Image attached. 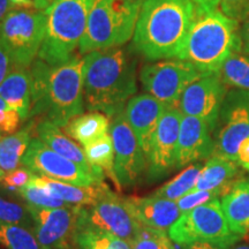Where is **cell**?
Returning <instances> with one entry per match:
<instances>
[{
	"mask_svg": "<svg viewBox=\"0 0 249 249\" xmlns=\"http://www.w3.org/2000/svg\"><path fill=\"white\" fill-rule=\"evenodd\" d=\"M85 58L74 55L65 64L50 66L37 59L29 67L31 75L30 117L43 116L65 127L85 110Z\"/></svg>",
	"mask_w": 249,
	"mask_h": 249,
	"instance_id": "1",
	"label": "cell"
},
{
	"mask_svg": "<svg viewBox=\"0 0 249 249\" xmlns=\"http://www.w3.org/2000/svg\"><path fill=\"white\" fill-rule=\"evenodd\" d=\"M85 102L89 111L102 112L113 118L124 111L134 97L136 59L124 46L99 50L85 57Z\"/></svg>",
	"mask_w": 249,
	"mask_h": 249,
	"instance_id": "2",
	"label": "cell"
},
{
	"mask_svg": "<svg viewBox=\"0 0 249 249\" xmlns=\"http://www.w3.org/2000/svg\"><path fill=\"white\" fill-rule=\"evenodd\" d=\"M192 0H144L133 46L148 60L179 58L195 20Z\"/></svg>",
	"mask_w": 249,
	"mask_h": 249,
	"instance_id": "3",
	"label": "cell"
},
{
	"mask_svg": "<svg viewBox=\"0 0 249 249\" xmlns=\"http://www.w3.org/2000/svg\"><path fill=\"white\" fill-rule=\"evenodd\" d=\"M242 51L239 22L222 11H196L180 60L191 62L201 73H217L227 58Z\"/></svg>",
	"mask_w": 249,
	"mask_h": 249,
	"instance_id": "4",
	"label": "cell"
},
{
	"mask_svg": "<svg viewBox=\"0 0 249 249\" xmlns=\"http://www.w3.org/2000/svg\"><path fill=\"white\" fill-rule=\"evenodd\" d=\"M95 0H53L46 9V31L38 59L59 66L74 57Z\"/></svg>",
	"mask_w": 249,
	"mask_h": 249,
	"instance_id": "5",
	"label": "cell"
},
{
	"mask_svg": "<svg viewBox=\"0 0 249 249\" xmlns=\"http://www.w3.org/2000/svg\"><path fill=\"white\" fill-rule=\"evenodd\" d=\"M141 6L127 0H95L79 45L80 54L126 44L134 36Z\"/></svg>",
	"mask_w": 249,
	"mask_h": 249,
	"instance_id": "6",
	"label": "cell"
},
{
	"mask_svg": "<svg viewBox=\"0 0 249 249\" xmlns=\"http://www.w3.org/2000/svg\"><path fill=\"white\" fill-rule=\"evenodd\" d=\"M46 13L12 9L0 22V39L15 67L29 68L42 48L46 31Z\"/></svg>",
	"mask_w": 249,
	"mask_h": 249,
	"instance_id": "7",
	"label": "cell"
},
{
	"mask_svg": "<svg viewBox=\"0 0 249 249\" xmlns=\"http://www.w3.org/2000/svg\"><path fill=\"white\" fill-rule=\"evenodd\" d=\"M167 236L179 246L202 241L231 247L240 239L230 229L219 198L182 213L171 226Z\"/></svg>",
	"mask_w": 249,
	"mask_h": 249,
	"instance_id": "8",
	"label": "cell"
},
{
	"mask_svg": "<svg viewBox=\"0 0 249 249\" xmlns=\"http://www.w3.org/2000/svg\"><path fill=\"white\" fill-rule=\"evenodd\" d=\"M203 75L191 62L177 59L144 65L140 71V80L149 95L167 107L179 108L185 89Z\"/></svg>",
	"mask_w": 249,
	"mask_h": 249,
	"instance_id": "9",
	"label": "cell"
},
{
	"mask_svg": "<svg viewBox=\"0 0 249 249\" xmlns=\"http://www.w3.org/2000/svg\"><path fill=\"white\" fill-rule=\"evenodd\" d=\"M214 132L213 156L236 161L239 145L249 138V91L235 89L226 93Z\"/></svg>",
	"mask_w": 249,
	"mask_h": 249,
	"instance_id": "10",
	"label": "cell"
},
{
	"mask_svg": "<svg viewBox=\"0 0 249 249\" xmlns=\"http://www.w3.org/2000/svg\"><path fill=\"white\" fill-rule=\"evenodd\" d=\"M110 134L114 145V173L121 187L135 186L148 169V160L124 116L112 118Z\"/></svg>",
	"mask_w": 249,
	"mask_h": 249,
	"instance_id": "11",
	"label": "cell"
},
{
	"mask_svg": "<svg viewBox=\"0 0 249 249\" xmlns=\"http://www.w3.org/2000/svg\"><path fill=\"white\" fill-rule=\"evenodd\" d=\"M79 224L111 233L130 245L142 229L124 197H120L113 192L92 207H81Z\"/></svg>",
	"mask_w": 249,
	"mask_h": 249,
	"instance_id": "12",
	"label": "cell"
},
{
	"mask_svg": "<svg viewBox=\"0 0 249 249\" xmlns=\"http://www.w3.org/2000/svg\"><path fill=\"white\" fill-rule=\"evenodd\" d=\"M34 223V233L44 249H71L79 224L81 207L45 209L27 205Z\"/></svg>",
	"mask_w": 249,
	"mask_h": 249,
	"instance_id": "13",
	"label": "cell"
},
{
	"mask_svg": "<svg viewBox=\"0 0 249 249\" xmlns=\"http://www.w3.org/2000/svg\"><path fill=\"white\" fill-rule=\"evenodd\" d=\"M21 165L42 177L73 185L89 186L104 181L52 150L38 138L31 140Z\"/></svg>",
	"mask_w": 249,
	"mask_h": 249,
	"instance_id": "14",
	"label": "cell"
},
{
	"mask_svg": "<svg viewBox=\"0 0 249 249\" xmlns=\"http://www.w3.org/2000/svg\"><path fill=\"white\" fill-rule=\"evenodd\" d=\"M226 93L227 86L217 73L205 74L185 89L179 110L185 116L200 118L214 130Z\"/></svg>",
	"mask_w": 249,
	"mask_h": 249,
	"instance_id": "15",
	"label": "cell"
},
{
	"mask_svg": "<svg viewBox=\"0 0 249 249\" xmlns=\"http://www.w3.org/2000/svg\"><path fill=\"white\" fill-rule=\"evenodd\" d=\"M181 118L178 107H167L160 118L148 156V174L151 179H160L176 167Z\"/></svg>",
	"mask_w": 249,
	"mask_h": 249,
	"instance_id": "16",
	"label": "cell"
},
{
	"mask_svg": "<svg viewBox=\"0 0 249 249\" xmlns=\"http://www.w3.org/2000/svg\"><path fill=\"white\" fill-rule=\"evenodd\" d=\"M167 107L149 93L134 96L127 102L124 116L148 160L152 138Z\"/></svg>",
	"mask_w": 249,
	"mask_h": 249,
	"instance_id": "17",
	"label": "cell"
},
{
	"mask_svg": "<svg viewBox=\"0 0 249 249\" xmlns=\"http://www.w3.org/2000/svg\"><path fill=\"white\" fill-rule=\"evenodd\" d=\"M210 132L207 123L200 118L182 114L177 148V169L213 155L214 142Z\"/></svg>",
	"mask_w": 249,
	"mask_h": 249,
	"instance_id": "18",
	"label": "cell"
},
{
	"mask_svg": "<svg viewBox=\"0 0 249 249\" xmlns=\"http://www.w3.org/2000/svg\"><path fill=\"white\" fill-rule=\"evenodd\" d=\"M127 205L136 220L142 226L156 230L167 234L171 226L181 216L176 201L167 200L160 196L151 195L149 197H124Z\"/></svg>",
	"mask_w": 249,
	"mask_h": 249,
	"instance_id": "19",
	"label": "cell"
},
{
	"mask_svg": "<svg viewBox=\"0 0 249 249\" xmlns=\"http://www.w3.org/2000/svg\"><path fill=\"white\" fill-rule=\"evenodd\" d=\"M33 180L48 188L55 197L60 198L67 204L77 207H92L112 193L110 187L104 181L89 186H79L39 176H34Z\"/></svg>",
	"mask_w": 249,
	"mask_h": 249,
	"instance_id": "20",
	"label": "cell"
},
{
	"mask_svg": "<svg viewBox=\"0 0 249 249\" xmlns=\"http://www.w3.org/2000/svg\"><path fill=\"white\" fill-rule=\"evenodd\" d=\"M36 133L37 138L40 141L44 142L52 150L58 152L62 157L74 161L76 165H79L80 167H82L83 170L92 174L96 178L104 180V171L92 166L87 160L85 150H82L80 145L74 143L70 138L64 135L58 126H55V124L50 123L48 120H42L37 124Z\"/></svg>",
	"mask_w": 249,
	"mask_h": 249,
	"instance_id": "21",
	"label": "cell"
},
{
	"mask_svg": "<svg viewBox=\"0 0 249 249\" xmlns=\"http://www.w3.org/2000/svg\"><path fill=\"white\" fill-rule=\"evenodd\" d=\"M240 176L236 161L226 160L219 156H213L205 163L198 176L197 182L193 191H211L223 196L232 189Z\"/></svg>",
	"mask_w": 249,
	"mask_h": 249,
	"instance_id": "22",
	"label": "cell"
},
{
	"mask_svg": "<svg viewBox=\"0 0 249 249\" xmlns=\"http://www.w3.org/2000/svg\"><path fill=\"white\" fill-rule=\"evenodd\" d=\"M0 97L20 114L21 120L30 118L31 75L26 67H14L0 85Z\"/></svg>",
	"mask_w": 249,
	"mask_h": 249,
	"instance_id": "23",
	"label": "cell"
},
{
	"mask_svg": "<svg viewBox=\"0 0 249 249\" xmlns=\"http://www.w3.org/2000/svg\"><path fill=\"white\" fill-rule=\"evenodd\" d=\"M222 209L231 231L240 238L249 235V179H241L224 195Z\"/></svg>",
	"mask_w": 249,
	"mask_h": 249,
	"instance_id": "24",
	"label": "cell"
},
{
	"mask_svg": "<svg viewBox=\"0 0 249 249\" xmlns=\"http://www.w3.org/2000/svg\"><path fill=\"white\" fill-rule=\"evenodd\" d=\"M110 120L107 114L91 111L74 117L68 121L65 126V133L85 147L110 133Z\"/></svg>",
	"mask_w": 249,
	"mask_h": 249,
	"instance_id": "25",
	"label": "cell"
},
{
	"mask_svg": "<svg viewBox=\"0 0 249 249\" xmlns=\"http://www.w3.org/2000/svg\"><path fill=\"white\" fill-rule=\"evenodd\" d=\"M31 124L0 139V169L5 173L18 169L31 142Z\"/></svg>",
	"mask_w": 249,
	"mask_h": 249,
	"instance_id": "26",
	"label": "cell"
},
{
	"mask_svg": "<svg viewBox=\"0 0 249 249\" xmlns=\"http://www.w3.org/2000/svg\"><path fill=\"white\" fill-rule=\"evenodd\" d=\"M83 148L89 163L92 166L104 171L105 176H107L113 181L118 191L120 192L121 186L114 173V145L111 134H105L104 136L85 145Z\"/></svg>",
	"mask_w": 249,
	"mask_h": 249,
	"instance_id": "27",
	"label": "cell"
},
{
	"mask_svg": "<svg viewBox=\"0 0 249 249\" xmlns=\"http://www.w3.org/2000/svg\"><path fill=\"white\" fill-rule=\"evenodd\" d=\"M74 245L79 249H132L126 240L85 224H77Z\"/></svg>",
	"mask_w": 249,
	"mask_h": 249,
	"instance_id": "28",
	"label": "cell"
},
{
	"mask_svg": "<svg viewBox=\"0 0 249 249\" xmlns=\"http://www.w3.org/2000/svg\"><path fill=\"white\" fill-rule=\"evenodd\" d=\"M203 169L201 164L196 163L187 166L185 170L181 171L176 178L166 182L160 188H158L152 195L160 196V197L167 198L171 201H177L187 193L192 192L195 188L197 182L198 176Z\"/></svg>",
	"mask_w": 249,
	"mask_h": 249,
	"instance_id": "29",
	"label": "cell"
},
{
	"mask_svg": "<svg viewBox=\"0 0 249 249\" xmlns=\"http://www.w3.org/2000/svg\"><path fill=\"white\" fill-rule=\"evenodd\" d=\"M217 74L226 86L249 91V59L241 52L227 58Z\"/></svg>",
	"mask_w": 249,
	"mask_h": 249,
	"instance_id": "30",
	"label": "cell"
},
{
	"mask_svg": "<svg viewBox=\"0 0 249 249\" xmlns=\"http://www.w3.org/2000/svg\"><path fill=\"white\" fill-rule=\"evenodd\" d=\"M0 244L7 249H44L35 233L18 224L0 223Z\"/></svg>",
	"mask_w": 249,
	"mask_h": 249,
	"instance_id": "31",
	"label": "cell"
},
{
	"mask_svg": "<svg viewBox=\"0 0 249 249\" xmlns=\"http://www.w3.org/2000/svg\"><path fill=\"white\" fill-rule=\"evenodd\" d=\"M18 195L20 197H22L27 202V204L30 205V207L55 209V208H62L67 205L66 202L55 197L48 188L36 183L33 179L30 180V182L27 186L22 187L18 191Z\"/></svg>",
	"mask_w": 249,
	"mask_h": 249,
	"instance_id": "32",
	"label": "cell"
},
{
	"mask_svg": "<svg viewBox=\"0 0 249 249\" xmlns=\"http://www.w3.org/2000/svg\"><path fill=\"white\" fill-rule=\"evenodd\" d=\"M31 216L27 207L6 201L0 196V223L8 224H28Z\"/></svg>",
	"mask_w": 249,
	"mask_h": 249,
	"instance_id": "33",
	"label": "cell"
},
{
	"mask_svg": "<svg viewBox=\"0 0 249 249\" xmlns=\"http://www.w3.org/2000/svg\"><path fill=\"white\" fill-rule=\"evenodd\" d=\"M220 196L218 195L216 192L211 191H192L187 193L186 195H183L182 197H180L179 200H177V204L181 213H186L192 211L195 208L201 207L207 203H210L217 198H219Z\"/></svg>",
	"mask_w": 249,
	"mask_h": 249,
	"instance_id": "34",
	"label": "cell"
},
{
	"mask_svg": "<svg viewBox=\"0 0 249 249\" xmlns=\"http://www.w3.org/2000/svg\"><path fill=\"white\" fill-rule=\"evenodd\" d=\"M165 233L142 226L136 239L132 242V249H161V240Z\"/></svg>",
	"mask_w": 249,
	"mask_h": 249,
	"instance_id": "35",
	"label": "cell"
},
{
	"mask_svg": "<svg viewBox=\"0 0 249 249\" xmlns=\"http://www.w3.org/2000/svg\"><path fill=\"white\" fill-rule=\"evenodd\" d=\"M219 6L222 13L239 23L249 18V0H220Z\"/></svg>",
	"mask_w": 249,
	"mask_h": 249,
	"instance_id": "36",
	"label": "cell"
},
{
	"mask_svg": "<svg viewBox=\"0 0 249 249\" xmlns=\"http://www.w3.org/2000/svg\"><path fill=\"white\" fill-rule=\"evenodd\" d=\"M35 176V173L33 171H30L27 167H18V169L11 171V172L5 173L4 178H2V185L6 188L11 189V191L15 192L18 194V191L24 186H27L30 182V180L33 179V177Z\"/></svg>",
	"mask_w": 249,
	"mask_h": 249,
	"instance_id": "37",
	"label": "cell"
},
{
	"mask_svg": "<svg viewBox=\"0 0 249 249\" xmlns=\"http://www.w3.org/2000/svg\"><path fill=\"white\" fill-rule=\"evenodd\" d=\"M21 121L20 114L13 108L0 110V132L5 134H14Z\"/></svg>",
	"mask_w": 249,
	"mask_h": 249,
	"instance_id": "38",
	"label": "cell"
},
{
	"mask_svg": "<svg viewBox=\"0 0 249 249\" xmlns=\"http://www.w3.org/2000/svg\"><path fill=\"white\" fill-rule=\"evenodd\" d=\"M53 0H9L11 7L15 9H31L45 12L52 5Z\"/></svg>",
	"mask_w": 249,
	"mask_h": 249,
	"instance_id": "39",
	"label": "cell"
},
{
	"mask_svg": "<svg viewBox=\"0 0 249 249\" xmlns=\"http://www.w3.org/2000/svg\"><path fill=\"white\" fill-rule=\"evenodd\" d=\"M12 68H13V61H12L11 55H9L2 40L0 39V85L8 75Z\"/></svg>",
	"mask_w": 249,
	"mask_h": 249,
	"instance_id": "40",
	"label": "cell"
},
{
	"mask_svg": "<svg viewBox=\"0 0 249 249\" xmlns=\"http://www.w3.org/2000/svg\"><path fill=\"white\" fill-rule=\"evenodd\" d=\"M236 163L249 171V138L245 139L236 152Z\"/></svg>",
	"mask_w": 249,
	"mask_h": 249,
	"instance_id": "41",
	"label": "cell"
},
{
	"mask_svg": "<svg viewBox=\"0 0 249 249\" xmlns=\"http://www.w3.org/2000/svg\"><path fill=\"white\" fill-rule=\"evenodd\" d=\"M192 1L194 2L196 11L205 12V13L217 11L220 5V0H192Z\"/></svg>",
	"mask_w": 249,
	"mask_h": 249,
	"instance_id": "42",
	"label": "cell"
},
{
	"mask_svg": "<svg viewBox=\"0 0 249 249\" xmlns=\"http://www.w3.org/2000/svg\"><path fill=\"white\" fill-rule=\"evenodd\" d=\"M180 247H181V249H227L229 248V247H224V246L210 244V242H202V241L192 242V244L180 246Z\"/></svg>",
	"mask_w": 249,
	"mask_h": 249,
	"instance_id": "43",
	"label": "cell"
},
{
	"mask_svg": "<svg viewBox=\"0 0 249 249\" xmlns=\"http://www.w3.org/2000/svg\"><path fill=\"white\" fill-rule=\"evenodd\" d=\"M241 42H242V51L245 54H249V18L244 22L240 30Z\"/></svg>",
	"mask_w": 249,
	"mask_h": 249,
	"instance_id": "44",
	"label": "cell"
},
{
	"mask_svg": "<svg viewBox=\"0 0 249 249\" xmlns=\"http://www.w3.org/2000/svg\"><path fill=\"white\" fill-rule=\"evenodd\" d=\"M9 7H11L9 0H0V22H1L6 15H7L9 12Z\"/></svg>",
	"mask_w": 249,
	"mask_h": 249,
	"instance_id": "45",
	"label": "cell"
},
{
	"mask_svg": "<svg viewBox=\"0 0 249 249\" xmlns=\"http://www.w3.org/2000/svg\"><path fill=\"white\" fill-rule=\"evenodd\" d=\"M161 249H174V247L171 244V240L169 239V236L165 235L161 240Z\"/></svg>",
	"mask_w": 249,
	"mask_h": 249,
	"instance_id": "46",
	"label": "cell"
},
{
	"mask_svg": "<svg viewBox=\"0 0 249 249\" xmlns=\"http://www.w3.org/2000/svg\"><path fill=\"white\" fill-rule=\"evenodd\" d=\"M227 249H249V244H234Z\"/></svg>",
	"mask_w": 249,
	"mask_h": 249,
	"instance_id": "47",
	"label": "cell"
},
{
	"mask_svg": "<svg viewBox=\"0 0 249 249\" xmlns=\"http://www.w3.org/2000/svg\"><path fill=\"white\" fill-rule=\"evenodd\" d=\"M9 107L7 104H6V102L2 99L1 97H0V110H6V108H8Z\"/></svg>",
	"mask_w": 249,
	"mask_h": 249,
	"instance_id": "48",
	"label": "cell"
},
{
	"mask_svg": "<svg viewBox=\"0 0 249 249\" xmlns=\"http://www.w3.org/2000/svg\"><path fill=\"white\" fill-rule=\"evenodd\" d=\"M127 1H132V2H138V4H143L144 0H127Z\"/></svg>",
	"mask_w": 249,
	"mask_h": 249,
	"instance_id": "49",
	"label": "cell"
},
{
	"mask_svg": "<svg viewBox=\"0 0 249 249\" xmlns=\"http://www.w3.org/2000/svg\"><path fill=\"white\" fill-rule=\"evenodd\" d=\"M4 176H5V172L1 169H0V181H1L2 178H4Z\"/></svg>",
	"mask_w": 249,
	"mask_h": 249,
	"instance_id": "50",
	"label": "cell"
},
{
	"mask_svg": "<svg viewBox=\"0 0 249 249\" xmlns=\"http://www.w3.org/2000/svg\"><path fill=\"white\" fill-rule=\"evenodd\" d=\"M0 139H1V136H0Z\"/></svg>",
	"mask_w": 249,
	"mask_h": 249,
	"instance_id": "51",
	"label": "cell"
},
{
	"mask_svg": "<svg viewBox=\"0 0 249 249\" xmlns=\"http://www.w3.org/2000/svg\"><path fill=\"white\" fill-rule=\"evenodd\" d=\"M0 134H1V132H0Z\"/></svg>",
	"mask_w": 249,
	"mask_h": 249,
	"instance_id": "52",
	"label": "cell"
}]
</instances>
